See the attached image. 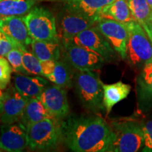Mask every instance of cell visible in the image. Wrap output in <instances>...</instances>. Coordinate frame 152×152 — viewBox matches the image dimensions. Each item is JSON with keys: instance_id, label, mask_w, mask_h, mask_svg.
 I'll return each instance as SVG.
<instances>
[{"instance_id": "obj_6", "label": "cell", "mask_w": 152, "mask_h": 152, "mask_svg": "<svg viewBox=\"0 0 152 152\" xmlns=\"http://www.w3.org/2000/svg\"><path fill=\"white\" fill-rule=\"evenodd\" d=\"M24 18L28 32L33 39L59 42L56 18L48 9L34 6Z\"/></svg>"}, {"instance_id": "obj_27", "label": "cell", "mask_w": 152, "mask_h": 152, "mask_svg": "<svg viewBox=\"0 0 152 152\" xmlns=\"http://www.w3.org/2000/svg\"><path fill=\"white\" fill-rule=\"evenodd\" d=\"M13 68L7 58L0 56V89L5 90L11 81Z\"/></svg>"}, {"instance_id": "obj_15", "label": "cell", "mask_w": 152, "mask_h": 152, "mask_svg": "<svg viewBox=\"0 0 152 152\" xmlns=\"http://www.w3.org/2000/svg\"><path fill=\"white\" fill-rule=\"evenodd\" d=\"M138 109L147 111L152 108V61L141 69L137 77Z\"/></svg>"}, {"instance_id": "obj_24", "label": "cell", "mask_w": 152, "mask_h": 152, "mask_svg": "<svg viewBox=\"0 0 152 152\" xmlns=\"http://www.w3.org/2000/svg\"><path fill=\"white\" fill-rule=\"evenodd\" d=\"M35 3L33 0H1L0 18L24 16L31 10Z\"/></svg>"}, {"instance_id": "obj_33", "label": "cell", "mask_w": 152, "mask_h": 152, "mask_svg": "<svg viewBox=\"0 0 152 152\" xmlns=\"http://www.w3.org/2000/svg\"><path fill=\"white\" fill-rule=\"evenodd\" d=\"M2 96H3V92H2V90H1V89H0V99L2 98Z\"/></svg>"}, {"instance_id": "obj_30", "label": "cell", "mask_w": 152, "mask_h": 152, "mask_svg": "<svg viewBox=\"0 0 152 152\" xmlns=\"http://www.w3.org/2000/svg\"><path fill=\"white\" fill-rule=\"evenodd\" d=\"M37 2V1H62L63 0H33Z\"/></svg>"}, {"instance_id": "obj_17", "label": "cell", "mask_w": 152, "mask_h": 152, "mask_svg": "<svg viewBox=\"0 0 152 152\" xmlns=\"http://www.w3.org/2000/svg\"><path fill=\"white\" fill-rule=\"evenodd\" d=\"M14 85L15 89L26 97L38 98L47 87L48 81L40 76L17 73L14 77Z\"/></svg>"}, {"instance_id": "obj_11", "label": "cell", "mask_w": 152, "mask_h": 152, "mask_svg": "<svg viewBox=\"0 0 152 152\" xmlns=\"http://www.w3.org/2000/svg\"><path fill=\"white\" fill-rule=\"evenodd\" d=\"M29 98L22 95L15 87L3 93L0 121L2 124H13L20 121Z\"/></svg>"}, {"instance_id": "obj_2", "label": "cell", "mask_w": 152, "mask_h": 152, "mask_svg": "<svg viewBox=\"0 0 152 152\" xmlns=\"http://www.w3.org/2000/svg\"><path fill=\"white\" fill-rule=\"evenodd\" d=\"M114 138L108 152H137L144 146L142 121L124 118L112 121Z\"/></svg>"}, {"instance_id": "obj_1", "label": "cell", "mask_w": 152, "mask_h": 152, "mask_svg": "<svg viewBox=\"0 0 152 152\" xmlns=\"http://www.w3.org/2000/svg\"><path fill=\"white\" fill-rule=\"evenodd\" d=\"M61 133L75 152H108L114 138L111 125L96 115H67L61 121Z\"/></svg>"}, {"instance_id": "obj_5", "label": "cell", "mask_w": 152, "mask_h": 152, "mask_svg": "<svg viewBox=\"0 0 152 152\" xmlns=\"http://www.w3.org/2000/svg\"><path fill=\"white\" fill-rule=\"evenodd\" d=\"M46 118L26 128L28 147L33 151H48L56 148L61 140V122Z\"/></svg>"}, {"instance_id": "obj_34", "label": "cell", "mask_w": 152, "mask_h": 152, "mask_svg": "<svg viewBox=\"0 0 152 152\" xmlns=\"http://www.w3.org/2000/svg\"><path fill=\"white\" fill-rule=\"evenodd\" d=\"M1 151H2V149H1V148H0V152H1Z\"/></svg>"}, {"instance_id": "obj_13", "label": "cell", "mask_w": 152, "mask_h": 152, "mask_svg": "<svg viewBox=\"0 0 152 152\" xmlns=\"http://www.w3.org/2000/svg\"><path fill=\"white\" fill-rule=\"evenodd\" d=\"M24 16L0 18V30L20 46L26 48L31 44L33 38L28 32Z\"/></svg>"}, {"instance_id": "obj_29", "label": "cell", "mask_w": 152, "mask_h": 152, "mask_svg": "<svg viewBox=\"0 0 152 152\" xmlns=\"http://www.w3.org/2000/svg\"><path fill=\"white\" fill-rule=\"evenodd\" d=\"M142 128L144 133V146L141 151L152 152V118L142 121Z\"/></svg>"}, {"instance_id": "obj_32", "label": "cell", "mask_w": 152, "mask_h": 152, "mask_svg": "<svg viewBox=\"0 0 152 152\" xmlns=\"http://www.w3.org/2000/svg\"><path fill=\"white\" fill-rule=\"evenodd\" d=\"M2 99V98H1ZM1 99H0V116H1V106H2V102H1Z\"/></svg>"}, {"instance_id": "obj_31", "label": "cell", "mask_w": 152, "mask_h": 152, "mask_svg": "<svg viewBox=\"0 0 152 152\" xmlns=\"http://www.w3.org/2000/svg\"><path fill=\"white\" fill-rule=\"evenodd\" d=\"M147 1V3L149 4V7H151V9H152V0H146Z\"/></svg>"}, {"instance_id": "obj_21", "label": "cell", "mask_w": 152, "mask_h": 152, "mask_svg": "<svg viewBox=\"0 0 152 152\" xmlns=\"http://www.w3.org/2000/svg\"><path fill=\"white\" fill-rule=\"evenodd\" d=\"M129 7L137 22L144 28L152 42V9L146 0H128Z\"/></svg>"}, {"instance_id": "obj_18", "label": "cell", "mask_w": 152, "mask_h": 152, "mask_svg": "<svg viewBox=\"0 0 152 152\" xmlns=\"http://www.w3.org/2000/svg\"><path fill=\"white\" fill-rule=\"evenodd\" d=\"M115 0H63L66 9L97 20L104 7Z\"/></svg>"}, {"instance_id": "obj_12", "label": "cell", "mask_w": 152, "mask_h": 152, "mask_svg": "<svg viewBox=\"0 0 152 152\" xmlns=\"http://www.w3.org/2000/svg\"><path fill=\"white\" fill-rule=\"evenodd\" d=\"M27 147L26 130L20 123L0 126V148L3 151L21 152Z\"/></svg>"}, {"instance_id": "obj_9", "label": "cell", "mask_w": 152, "mask_h": 152, "mask_svg": "<svg viewBox=\"0 0 152 152\" xmlns=\"http://www.w3.org/2000/svg\"><path fill=\"white\" fill-rule=\"evenodd\" d=\"M94 26L106 38L114 50L123 60L126 59L128 30L126 23L112 19L100 18Z\"/></svg>"}, {"instance_id": "obj_25", "label": "cell", "mask_w": 152, "mask_h": 152, "mask_svg": "<svg viewBox=\"0 0 152 152\" xmlns=\"http://www.w3.org/2000/svg\"><path fill=\"white\" fill-rule=\"evenodd\" d=\"M23 63L24 68L28 75L42 76V68L41 61L33 53L29 52L27 49H23Z\"/></svg>"}, {"instance_id": "obj_8", "label": "cell", "mask_w": 152, "mask_h": 152, "mask_svg": "<svg viewBox=\"0 0 152 152\" xmlns=\"http://www.w3.org/2000/svg\"><path fill=\"white\" fill-rule=\"evenodd\" d=\"M71 39L96 53L106 62H113L118 59L117 52L94 26L80 32Z\"/></svg>"}, {"instance_id": "obj_16", "label": "cell", "mask_w": 152, "mask_h": 152, "mask_svg": "<svg viewBox=\"0 0 152 152\" xmlns=\"http://www.w3.org/2000/svg\"><path fill=\"white\" fill-rule=\"evenodd\" d=\"M42 76L54 85L64 88L72 85L71 73L66 64L59 60L41 61Z\"/></svg>"}, {"instance_id": "obj_20", "label": "cell", "mask_w": 152, "mask_h": 152, "mask_svg": "<svg viewBox=\"0 0 152 152\" xmlns=\"http://www.w3.org/2000/svg\"><path fill=\"white\" fill-rule=\"evenodd\" d=\"M46 118H52L42 102L37 97L30 98L23 113L19 123L25 128Z\"/></svg>"}, {"instance_id": "obj_35", "label": "cell", "mask_w": 152, "mask_h": 152, "mask_svg": "<svg viewBox=\"0 0 152 152\" xmlns=\"http://www.w3.org/2000/svg\"><path fill=\"white\" fill-rule=\"evenodd\" d=\"M0 1H1V0H0Z\"/></svg>"}, {"instance_id": "obj_10", "label": "cell", "mask_w": 152, "mask_h": 152, "mask_svg": "<svg viewBox=\"0 0 152 152\" xmlns=\"http://www.w3.org/2000/svg\"><path fill=\"white\" fill-rule=\"evenodd\" d=\"M38 99L55 119L61 121L70 113L67 93L64 87L56 85L47 87Z\"/></svg>"}, {"instance_id": "obj_7", "label": "cell", "mask_w": 152, "mask_h": 152, "mask_svg": "<svg viewBox=\"0 0 152 152\" xmlns=\"http://www.w3.org/2000/svg\"><path fill=\"white\" fill-rule=\"evenodd\" d=\"M61 48L66 61L77 71H96L106 62L96 53L72 39L62 40Z\"/></svg>"}, {"instance_id": "obj_26", "label": "cell", "mask_w": 152, "mask_h": 152, "mask_svg": "<svg viewBox=\"0 0 152 152\" xmlns=\"http://www.w3.org/2000/svg\"><path fill=\"white\" fill-rule=\"evenodd\" d=\"M23 49L15 48L11 50L5 57L11 64L13 71L18 73H22L28 75L27 71L24 68L23 63Z\"/></svg>"}, {"instance_id": "obj_3", "label": "cell", "mask_w": 152, "mask_h": 152, "mask_svg": "<svg viewBox=\"0 0 152 152\" xmlns=\"http://www.w3.org/2000/svg\"><path fill=\"white\" fill-rule=\"evenodd\" d=\"M125 23L128 30L125 60L133 68L142 69L152 61V42L136 20Z\"/></svg>"}, {"instance_id": "obj_23", "label": "cell", "mask_w": 152, "mask_h": 152, "mask_svg": "<svg viewBox=\"0 0 152 152\" xmlns=\"http://www.w3.org/2000/svg\"><path fill=\"white\" fill-rule=\"evenodd\" d=\"M33 53L40 61L49 60H59L61 56V45L59 42L34 39L30 44Z\"/></svg>"}, {"instance_id": "obj_19", "label": "cell", "mask_w": 152, "mask_h": 152, "mask_svg": "<svg viewBox=\"0 0 152 152\" xmlns=\"http://www.w3.org/2000/svg\"><path fill=\"white\" fill-rule=\"evenodd\" d=\"M103 86V105L106 114L111 113L115 104L128 97L131 91V86L119 81L113 84L102 85Z\"/></svg>"}, {"instance_id": "obj_22", "label": "cell", "mask_w": 152, "mask_h": 152, "mask_svg": "<svg viewBox=\"0 0 152 152\" xmlns=\"http://www.w3.org/2000/svg\"><path fill=\"white\" fill-rule=\"evenodd\" d=\"M112 19L121 23L135 20L129 7L128 0H115L102 9L99 18Z\"/></svg>"}, {"instance_id": "obj_4", "label": "cell", "mask_w": 152, "mask_h": 152, "mask_svg": "<svg viewBox=\"0 0 152 152\" xmlns=\"http://www.w3.org/2000/svg\"><path fill=\"white\" fill-rule=\"evenodd\" d=\"M77 96L85 109L94 113L104 111L103 83L94 71H78L75 76Z\"/></svg>"}, {"instance_id": "obj_28", "label": "cell", "mask_w": 152, "mask_h": 152, "mask_svg": "<svg viewBox=\"0 0 152 152\" xmlns=\"http://www.w3.org/2000/svg\"><path fill=\"white\" fill-rule=\"evenodd\" d=\"M15 48L26 49L9 37L0 30V56H5L11 50Z\"/></svg>"}, {"instance_id": "obj_14", "label": "cell", "mask_w": 152, "mask_h": 152, "mask_svg": "<svg viewBox=\"0 0 152 152\" xmlns=\"http://www.w3.org/2000/svg\"><path fill=\"white\" fill-rule=\"evenodd\" d=\"M96 20L66 9L61 19L62 40H69L83 30L94 26Z\"/></svg>"}]
</instances>
